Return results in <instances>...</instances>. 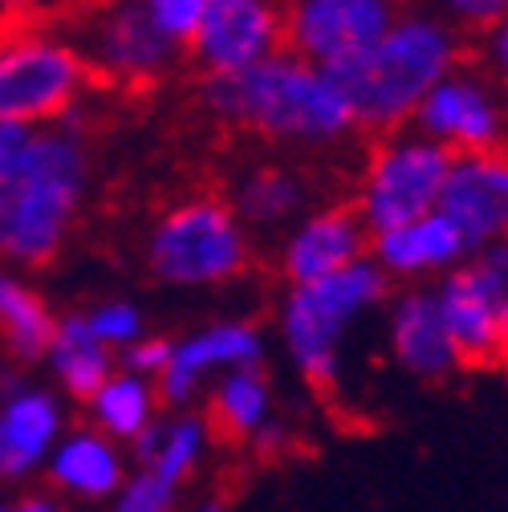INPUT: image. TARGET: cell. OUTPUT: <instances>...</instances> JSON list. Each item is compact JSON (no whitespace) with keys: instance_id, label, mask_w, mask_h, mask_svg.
I'll list each match as a JSON object with an SVG mask.
<instances>
[{"instance_id":"cell-1","label":"cell","mask_w":508,"mask_h":512,"mask_svg":"<svg viewBox=\"0 0 508 512\" xmlns=\"http://www.w3.org/2000/svg\"><path fill=\"white\" fill-rule=\"evenodd\" d=\"M204 102L220 122L265 143L330 147L358 131L334 74L309 66L289 49L244 74L204 82Z\"/></svg>"},{"instance_id":"cell-2","label":"cell","mask_w":508,"mask_h":512,"mask_svg":"<svg viewBox=\"0 0 508 512\" xmlns=\"http://www.w3.org/2000/svg\"><path fill=\"white\" fill-rule=\"evenodd\" d=\"M464 57V37L448 25L443 13L399 9L362 57L334 74L342 86L354 126L378 135L407 131L419 102L443 82Z\"/></svg>"},{"instance_id":"cell-3","label":"cell","mask_w":508,"mask_h":512,"mask_svg":"<svg viewBox=\"0 0 508 512\" xmlns=\"http://www.w3.org/2000/svg\"><path fill=\"white\" fill-rule=\"evenodd\" d=\"M90 183V151L74 122L37 131L25 163L0 179V261L37 269L61 252Z\"/></svg>"},{"instance_id":"cell-4","label":"cell","mask_w":508,"mask_h":512,"mask_svg":"<svg viewBox=\"0 0 508 512\" xmlns=\"http://www.w3.org/2000/svg\"><path fill=\"white\" fill-rule=\"evenodd\" d=\"M74 37L41 21H0V118L33 126L70 122L90 86Z\"/></svg>"},{"instance_id":"cell-5","label":"cell","mask_w":508,"mask_h":512,"mask_svg":"<svg viewBox=\"0 0 508 512\" xmlns=\"http://www.w3.org/2000/svg\"><path fill=\"white\" fill-rule=\"evenodd\" d=\"M391 281L383 277L370 256L326 281H309V285H289L277 309V334L305 382L313 387H330L338 378L342 362V342L350 326L366 309H374L387 297Z\"/></svg>"},{"instance_id":"cell-6","label":"cell","mask_w":508,"mask_h":512,"mask_svg":"<svg viewBox=\"0 0 508 512\" xmlns=\"http://www.w3.org/2000/svg\"><path fill=\"white\" fill-rule=\"evenodd\" d=\"M252 236L220 196H192L167 208L147 236V265L163 285L212 289L248 269Z\"/></svg>"},{"instance_id":"cell-7","label":"cell","mask_w":508,"mask_h":512,"mask_svg":"<svg viewBox=\"0 0 508 512\" xmlns=\"http://www.w3.org/2000/svg\"><path fill=\"white\" fill-rule=\"evenodd\" d=\"M452 155L439 143L415 135L411 126L395 135H383L366 155L354 212L366 224L370 236L411 224L419 216H431L443 196V179H448Z\"/></svg>"},{"instance_id":"cell-8","label":"cell","mask_w":508,"mask_h":512,"mask_svg":"<svg viewBox=\"0 0 508 512\" xmlns=\"http://www.w3.org/2000/svg\"><path fill=\"white\" fill-rule=\"evenodd\" d=\"M411 131L439 143L448 155H476L508 147V106L504 90L476 66H460L435 82V90L419 102Z\"/></svg>"},{"instance_id":"cell-9","label":"cell","mask_w":508,"mask_h":512,"mask_svg":"<svg viewBox=\"0 0 508 512\" xmlns=\"http://www.w3.org/2000/svg\"><path fill=\"white\" fill-rule=\"evenodd\" d=\"M70 37H74L78 53L86 57L90 74L110 78V82H126V86L163 78L183 57V49L155 29V21L147 13V0L102 5L90 17H82V25Z\"/></svg>"},{"instance_id":"cell-10","label":"cell","mask_w":508,"mask_h":512,"mask_svg":"<svg viewBox=\"0 0 508 512\" xmlns=\"http://www.w3.org/2000/svg\"><path fill=\"white\" fill-rule=\"evenodd\" d=\"M387 0H297L285 9V49L309 66L338 74L362 57L395 21Z\"/></svg>"},{"instance_id":"cell-11","label":"cell","mask_w":508,"mask_h":512,"mask_svg":"<svg viewBox=\"0 0 508 512\" xmlns=\"http://www.w3.org/2000/svg\"><path fill=\"white\" fill-rule=\"evenodd\" d=\"M285 49V9L269 0H208L187 45L208 82L244 74Z\"/></svg>"},{"instance_id":"cell-12","label":"cell","mask_w":508,"mask_h":512,"mask_svg":"<svg viewBox=\"0 0 508 512\" xmlns=\"http://www.w3.org/2000/svg\"><path fill=\"white\" fill-rule=\"evenodd\" d=\"M265 362V334L244 322V317H224V322L200 326L187 338L171 342V358L159 374V399L171 407H187L204 387L232 370H252Z\"/></svg>"},{"instance_id":"cell-13","label":"cell","mask_w":508,"mask_h":512,"mask_svg":"<svg viewBox=\"0 0 508 512\" xmlns=\"http://www.w3.org/2000/svg\"><path fill=\"white\" fill-rule=\"evenodd\" d=\"M435 212L460 228L472 252L508 240V147L452 155Z\"/></svg>"},{"instance_id":"cell-14","label":"cell","mask_w":508,"mask_h":512,"mask_svg":"<svg viewBox=\"0 0 508 512\" xmlns=\"http://www.w3.org/2000/svg\"><path fill=\"white\" fill-rule=\"evenodd\" d=\"M370 256V232L358 220L354 204H330L305 212L281 244V273L289 285L326 281Z\"/></svg>"},{"instance_id":"cell-15","label":"cell","mask_w":508,"mask_h":512,"mask_svg":"<svg viewBox=\"0 0 508 512\" xmlns=\"http://www.w3.org/2000/svg\"><path fill=\"white\" fill-rule=\"evenodd\" d=\"M66 431V411L49 387L13 382L0 391V480H29Z\"/></svg>"},{"instance_id":"cell-16","label":"cell","mask_w":508,"mask_h":512,"mask_svg":"<svg viewBox=\"0 0 508 512\" xmlns=\"http://www.w3.org/2000/svg\"><path fill=\"white\" fill-rule=\"evenodd\" d=\"M468 256H472L468 240L443 212L370 236V261L383 269L387 281H427V277L439 281L456 273Z\"/></svg>"},{"instance_id":"cell-17","label":"cell","mask_w":508,"mask_h":512,"mask_svg":"<svg viewBox=\"0 0 508 512\" xmlns=\"http://www.w3.org/2000/svg\"><path fill=\"white\" fill-rule=\"evenodd\" d=\"M126 476H131V468H126L122 443L106 439L90 423L61 431L57 447L45 460L49 488L70 500H110Z\"/></svg>"},{"instance_id":"cell-18","label":"cell","mask_w":508,"mask_h":512,"mask_svg":"<svg viewBox=\"0 0 508 512\" xmlns=\"http://www.w3.org/2000/svg\"><path fill=\"white\" fill-rule=\"evenodd\" d=\"M431 297H435L443 330H448L460 362H496V358H504L508 326L500 322V313L492 309V301L484 297V289L476 285V277L464 265L448 277H439Z\"/></svg>"},{"instance_id":"cell-19","label":"cell","mask_w":508,"mask_h":512,"mask_svg":"<svg viewBox=\"0 0 508 512\" xmlns=\"http://www.w3.org/2000/svg\"><path fill=\"white\" fill-rule=\"evenodd\" d=\"M387 338L395 362L415 378H443L460 366V354L443 330V317L435 309L431 289H403L391 301Z\"/></svg>"},{"instance_id":"cell-20","label":"cell","mask_w":508,"mask_h":512,"mask_svg":"<svg viewBox=\"0 0 508 512\" xmlns=\"http://www.w3.org/2000/svg\"><path fill=\"white\" fill-rule=\"evenodd\" d=\"M309 204V187L297 171L265 163V167H252L236 179L232 187V200L228 208L236 212V220L252 232H277V228H293L305 216Z\"/></svg>"},{"instance_id":"cell-21","label":"cell","mask_w":508,"mask_h":512,"mask_svg":"<svg viewBox=\"0 0 508 512\" xmlns=\"http://www.w3.org/2000/svg\"><path fill=\"white\" fill-rule=\"evenodd\" d=\"M208 447H212V423H208V415H200V411H175V415H159L131 443V452H135L139 468H147L159 480H167V484L179 488L187 476H192L204 464Z\"/></svg>"},{"instance_id":"cell-22","label":"cell","mask_w":508,"mask_h":512,"mask_svg":"<svg viewBox=\"0 0 508 512\" xmlns=\"http://www.w3.org/2000/svg\"><path fill=\"white\" fill-rule=\"evenodd\" d=\"M45 362L57 378V387L66 395H74V399H82V403L118 370V358L90 334L82 313L57 317V330H53V342L45 350Z\"/></svg>"},{"instance_id":"cell-23","label":"cell","mask_w":508,"mask_h":512,"mask_svg":"<svg viewBox=\"0 0 508 512\" xmlns=\"http://www.w3.org/2000/svg\"><path fill=\"white\" fill-rule=\"evenodd\" d=\"M86 407H90V427L94 431H102L114 443H135L159 419L163 399H159V387L151 378L118 366L86 399Z\"/></svg>"},{"instance_id":"cell-24","label":"cell","mask_w":508,"mask_h":512,"mask_svg":"<svg viewBox=\"0 0 508 512\" xmlns=\"http://www.w3.org/2000/svg\"><path fill=\"white\" fill-rule=\"evenodd\" d=\"M273 419H277L273 387H269L261 366L232 370V374L212 382V399H208L212 431H220L228 439H257Z\"/></svg>"},{"instance_id":"cell-25","label":"cell","mask_w":508,"mask_h":512,"mask_svg":"<svg viewBox=\"0 0 508 512\" xmlns=\"http://www.w3.org/2000/svg\"><path fill=\"white\" fill-rule=\"evenodd\" d=\"M53 330L57 317L49 301L17 269H0V342L13 350V358L21 362L45 358Z\"/></svg>"},{"instance_id":"cell-26","label":"cell","mask_w":508,"mask_h":512,"mask_svg":"<svg viewBox=\"0 0 508 512\" xmlns=\"http://www.w3.org/2000/svg\"><path fill=\"white\" fill-rule=\"evenodd\" d=\"M82 317H86L90 334H94L114 358L126 354L131 346H139V342L147 338V317H143V309H139L135 301L110 297V301H98L94 309H86Z\"/></svg>"},{"instance_id":"cell-27","label":"cell","mask_w":508,"mask_h":512,"mask_svg":"<svg viewBox=\"0 0 508 512\" xmlns=\"http://www.w3.org/2000/svg\"><path fill=\"white\" fill-rule=\"evenodd\" d=\"M175 504H179V488L147 468H135L110 496V512H175Z\"/></svg>"},{"instance_id":"cell-28","label":"cell","mask_w":508,"mask_h":512,"mask_svg":"<svg viewBox=\"0 0 508 512\" xmlns=\"http://www.w3.org/2000/svg\"><path fill=\"white\" fill-rule=\"evenodd\" d=\"M464 269L476 277V285L484 289V297L500 313V322L508 326V240L472 252L468 261H464Z\"/></svg>"},{"instance_id":"cell-29","label":"cell","mask_w":508,"mask_h":512,"mask_svg":"<svg viewBox=\"0 0 508 512\" xmlns=\"http://www.w3.org/2000/svg\"><path fill=\"white\" fill-rule=\"evenodd\" d=\"M204 5L208 0H147V13H151L155 29L167 41L187 49L196 37V29H200V21H204Z\"/></svg>"},{"instance_id":"cell-30","label":"cell","mask_w":508,"mask_h":512,"mask_svg":"<svg viewBox=\"0 0 508 512\" xmlns=\"http://www.w3.org/2000/svg\"><path fill=\"white\" fill-rule=\"evenodd\" d=\"M439 13L448 17V25L464 37V33H484V29H492V25L508 13V5H504V0H456V5L439 9Z\"/></svg>"},{"instance_id":"cell-31","label":"cell","mask_w":508,"mask_h":512,"mask_svg":"<svg viewBox=\"0 0 508 512\" xmlns=\"http://www.w3.org/2000/svg\"><path fill=\"white\" fill-rule=\"evenodd\" d=\"M167 358H171V338L147 334L139 346H131L126 354H118V366H122V370H135V374H143V378H151V382H159Z\"/></svg>"},{"instance_id":"cell-32","label":"cell","mask_w":508,"mask_h":512,"mask_svg":"<svg viewBox=\"0 0 508 512\" xmlns=\"http://www.w3.org/2000/svg\"><path fill=\"white\" fill-rule=\"evenodd\" d=\"M33 139H37L33 126H21V122L0 118V179H9V175L25 163V155H29Z\"/></svg>"},{"instance_id":"cell-33","label":"cell","mask_w":508,"mask_h":512,"mask_svg":"<svg viewBox=\"0 0 508 512\" xmlns=\"http://www.w3.org/2000/svg\"><path fill=\"white\" fill-rule=\"evenodd\" d=\"M480 61H484V74L500 86L508 82V13L480 33Z\"/></svg>"},{"instance_id":"cell-34","label":"cell","mask_w":508,"mask_h":512,"mask_svg":"<svg viewBox=\"0 0 508 512\" xmlns=\"http://www.w3.org/2000/svg\"><path fill=\"white\" fill-rule=\"evenodd\" d=\"M5 512H66V508H61V500L49 492H25L13 504H5Z\"/></svg>"},{"instance_id":"cell-35","label":"cell","mask_w":508,"mask_h":512,"mask_svg":"<svg viewBox=\"0 0 508 512\" xmlns=\"http://www.w3.org/2000/svg\"><path fill=\"white\" fill-rule=\"evenodd\" d=\"M187 512H224V504H216V500H200V504H192Z\"/></svg>"},{"instance_id":"cell-36","label":"cell","mask_w":508,"mask_h":512,"mask_svg":"<svg viewBox=\"0 0 508 512\" xmlns=\"http://www.w3.org/2000/svg\"><path fill=\"white\" fill-rule=\"evenodd\" d=\"M0 512H5V496H0Z\"/></svg>"},{"instance_id":"cell-37","label":"cell","mask_w":508,"mask_h":512,"mask_svg":"<svg viewBox=\"0 0 508 512\" xmlns=\"http://www.w3.org/2000/svg\"><path fill=\"white\" fill-rule=\"evenodd\" d=\"M504 106H508V90H504Z\"/></svg>"},{"instance_id":"cell-38","label":"cell","mask_w":508,"mask_h":512,"mask_svg":"<svg viewBox=\"0 0 508 512\" xmlns=\"http://www.w3.org/2000/svg\"><path fill=\"white\" fill-rule=\"evenodd\" d=\"M504 362H508V346H504Z\"/></svg>"}]
</instances>
